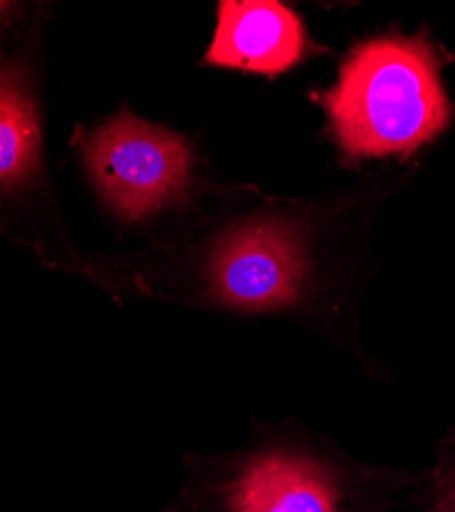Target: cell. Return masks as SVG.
Listing matches in <instances>:
<instances>
[{
  "instance_id": "1",
  "label": "cell",
  "mask_w": 455,
  "mask_h": 512,
  "mask_svg": "<svg viewBox=\"0 0 455 512\" xmlns=\"http://www.w3.org/2000/svg\"><path fill=\"white\" fill-rule=\"evenodd\" d=\"M429 469L374 465L326 443L273 437L234 455L187 461V482L162 512H396Z\"/></svg>"
},
{
  "instance_id": "2",
  "label": "cell",
  "mask_w": 455,
  "mask_h": 512,
  "mask_svg": "<svg viewBox=\"0 0 455 512\" xmlns=\"http://www.w3.org/2000/svg\"><path fill=\"white\" fill-rule=\"evenodd\" d=\"M322 105L337 142L353 158L412 154L451 117L439 58L425 37L363 41Z\"/></svg>"
},
{
  "instance_id": "3",
  "label": "cell",
  "mask_w": 455,
  "mask_h": 512,
  "mask_svg": "<svg viewBox=\"0 0 455 512\" xmlns=\"http://www.w3.org/2000/svg\"><path fill=\"white\" fill-rule=\"evenodd\" d=\"M85 160L101 197L136 222L183 195L193 150L183 136L121 113L87 138Z\"/></svg>"
},
{
  "instance_id": "4",
  "label": "cell",
  "mask_w": 455,
  "mask_h": 512,
  "mask_svg": "<svg viewBox=\"0 0 455 512\" xmlns=\"http://www.w3.org/2000/svg\"><path fill=\"white\" fill-rule=\"evenodd\" d=\"M208 295L222 308L269 314L298 310L308 295V261L296 232L275 220L248 222L216 248Z\"/></svg>"
},
{
  "instance_id": "5",
  "label": "cell",
  "mask_w": 455,
  "mask_h": 512,
  "mask_svg": "<svg viewBox=\"0 0 455 512\" xmlns=\"http://www.w3.org/2000/svg\"><path fill=\"white\" fill-rule=\"evenodd\" d=\"M308 54V35L300 17L273 0L220 3L218 27L208 52L214 66L277 76Z\"/></svg>"
},
{
  "instance_id": "6",
  "label": "cell",
  "mask_w": 455,
  "mask_h": 512,
  "mask_svg": "<svg viewBox=\"0 0 455 512\" xmlns=\"http://www.w3.org/2000/svg\"><path fill=\"white\" fill-rule=\"evenodd\" d=\"M39 160V123L23 72L0 62V195L29 181Z\"/></svg>"
},
{
  "instance_id": "7",
  "label": "cell",
  "mask_w": 455,
  "mask_h": 512,
  "mask_svg": "<svg viewBox=\"0 0 455 512\" xmlns=\"http://www.w3.org/2000/svg\"><path fill=\"white\" fill-rule=\"evenodd\" d=\"M408 508L415 512H455V431L437 449V461L421 490L410 496Z\"/></svg>"
},
{
  "instance_id": "8",
  "label": "cell",
  "mask_w": 455,
  "mask_h": 512,
  "mask_svg": "<svg viewBox=\"0 0 455 512\" xmlns=\"http://www.w3.org/2000/svg\"><path fill=\"white\" fill-rule=\"evenodd\" d=\"M9 7H11V5H7V3H0V17H3V15L9 11Z\"/></svg>"
}]
</instances>
